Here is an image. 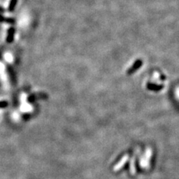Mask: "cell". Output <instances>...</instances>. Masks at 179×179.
<instances>
[{
  "label": "cell",
  "mask_w": 179,
  "mask_h": 179,
  "mask_svg": "<svg viewBox=\"0 0 179 179\" xmlns=\"http://www.w3.org/2000/svg\"><path fill=\"white\" fill-rule=\"evenodd\" d=\"M152 155V151L151 148H148L146 149V152H145L144 157L141 158L140 160V165H141L142 168L144 169H149L150 167V161Z\"/></svg>",
  "instance_id": "1"
},
{
  "label": "cell",
  "mask_w": 179,
  "mask_h": 179,
  "mask_svg": "<svg viewBox=\"0 0 179 179\" xmlns=\"http://www.w3.org/2000/svg\"><path fill=\"white\" fill-rule=\"evenodd\" d=\"M128 155H126V156H125V157H123V158H122V161H120V162L119 163L117 164V165H116V169L115 170H117V169H120L121 167L122 166L124 165V164H125V163L126 162V161L127 160H128Z\"/></svg>",
  "instance_id": "2"
},
{
  "label": "cell",
  "mask_w": 179,
  "mask_h": 179,
  "mask_svg": "<svg viewBox=\"0 0 179 179\" xmlns=\"http://www.w3.org/2000/svg\"><path fill=\"white\" fill-rule=\"evenodd\" d=\"M13 29L9 30L8 37H7V42H8V43H10V42L12 40V39H13Z\"/></svg>",
  "instance_id": "3"
},
{
  "label": "cell",
  "mask_w": 179,
  "mask_h": 179,
  "mask_svg": "<svg viewBox=\"0 0 179 179\" xmlns=\"http://www.w3.org/2000/svg\"><path fill=\"white\" fill-rule=\"evenodd\" d=\"M5 58H6V60H7V61H11V60H12V55H10V54H6Z\"/></svg>",
  "instance_id": "4"
},
{
  "label": "cell",
  "mask_w": 179,
  "mask_h": 179,
  "mask_svg": "<svg viewBox=\"0 0 179 179\" xmlns=\"http://www.w3.org/2000/svg\"><path fill=\"white\" fill-rule=\"evenodd\" d=\"M16 2V0H11V2H10V9L13 8Z\"/></svg>",
  "instance_id": "5"
},
{
  "label": "cell",
  "mask_w": 179,
  "mask_h": 179,
  "mask_svg": "<svg viewBox=\"0 0 179 179\" xmlns=\"http://www.w3.org/2000/svg\"><path fill=\"white\" fill-rule=\"evenodd\" d=\"M175 95H176V97H177L178 99L179 100V87H178L176 88Z\"/></svg>",
  "instance_id": "6"
},
{
  "label": "cell",
  "mask_w": 179,
  "mask_h": 179,
  "mask_svg": "<svg viewBox=\"0 0 179 179\" xmlns=\"http://www.w3.org/2000/svg\"><path fill=\"white\" fill-rule=\"evenodd\" d=\"M7 103L6 102H1L0 103V107H5V106H7Z\"/></svg>",
  "instance_id": "7"
}]
</instances>
